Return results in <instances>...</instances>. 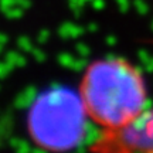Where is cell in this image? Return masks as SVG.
Instances as JSON below:
<instances>
[{
    "label": "cell",
    "instance_id": "cell-1",
    "mask_svg": "<svg viewBox=\"0 0 153 153\" xmlns=\"http://www.w3.org/2000/svg\"><path fill=\"white\" fill-rule=\"evenodd\" d=\"M78 94L88 119L101 132L129 125L149 108L143 72L122 57L91 62L82 74Z\"/></svg>",
    "mask_w": 153,
    "mask_h": 153
},
{
    "label": "cell",
    "instance_id": "cell-2",
    "mask_svg": "<svg viewBox=\"0 0 153 153\" xmlns=\"http://www.w3.org/2000/svg\"><path fill=\"white\" fill-rule=\"evenodd\" d=\"M87 119L79 94L65 88H51L41 94L30 108L28 135L45 150H70L84 140Z\"/></svg>",
    "mask_w": 153,
    "mask_h": 153
},
{
    "label": "cell",
    "instance_id": "cell-3",
    "mask_svg": "<svg viewBox=\"0 0 153 153\" xmlns=\"http://www.w3.org/2000/svg\"><path fill=\"white\" fill-rule=\"evenodd\" d=\"M89 149L104 153H153V108L120 129L99 132Z\"/></svg>",
    "mask_w": 153,
    "mask_h": 153
}]
</instances>
